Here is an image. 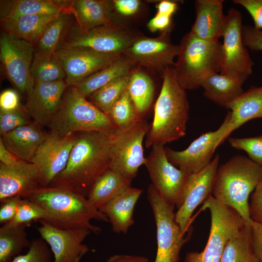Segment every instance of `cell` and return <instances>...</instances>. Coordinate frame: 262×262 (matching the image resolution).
<instances>
[{"label":"cell","mask_w":262,"mask_h":262,"mask_svg":"<svg viewBox=\"0 0 262 262\" xmlns=\"http://www.w3.org/2000/svg\"><path fill=\"white\" fill-rule=\"evenodd\" d=\"M48 246L42 238L35 239L26 254L18 255L11 262H53Z\"/></svg>","instance_id":"60d3db41"},{"label":"cell","mask_w":262,"mask_h":262,"mask_svg":"<svg viewBox=\"0 0 262 262\" xmlns=\"http://www.w3.org/2000/svg\"><path fill=\"white\" fill-rule=\"evenodd\" d=\"M27 224L13 225L9 223L0 228V262H11L25 248L31 244L27 236Z\"/></svg>","instance_id":"d6a6232c"},{"label":"cell","mask_w":262,"mask_h":262,"mask_svg":"<svg viewBox=\"0 0 262 262\" xmlns=\"http://www.w3.org/2000/svg\"><path fill=\"white\" fill-rule=\"evenodd\" d=\"M70 9L82 31L113 22L110 0H70Z\"/></svg>","instance_id":"484cf974"},{"label":"cell","mask_w":262,"mask_h":262,"mask_svg":"<svg viewBox=\"0 0 262 262\" xmlns=\"http://www.w3.org/2000/svg\"><path fill=\"white\" fill-rule=\"evenodd\" d=\"M250 226L253 247L256 256L262 262V223L253 221Z\"/></svg>","instance_id":"f907efd6"},{"label":"cell","mask_w":262,"mask_h":262,"mask_svg":"<svg viewBox=\"0 0 262 262\" xmlns=\"http://www.w3.org/2000/svg\"><path fill=\"white\" fill-rule=\"evenodd\" d=\"M77 133L62 136L50 131L35 153L31 163L38 168L42 186L49 185L66 166Z\"/></svg>","instance_id":"e0dca14e"},{"label":"cell","mask_w":262,"mask_h":262,"mask_svg":"<svg viewBox=\"0 0 262 262\" xmlns=\"http://www.w3.org/2000/svg\"><path fill=\"white\" fill-rule=\"evenodd\" d=\"M157 13L169 16H172L177 10L178 4L175 1L164 0L156 4Z\"/></svg>","instance_id":"db71d44e"},{"label":"cell","mask_w":262,"mask_h":262,"mask_svg":"<svg viewBox=\"0 0 262 262\" xmlns=\"http://www.w3.org/2000/svg\"></svg>","instance_id":"9f6ffc18"},{"label":"cell","mask_w":262,"mask_h":262,"mask_svg":"<svg viewBox=\"0 0 262 262\" xmlns=\"http://www.w3.org/2000/svg\"><path fill=\"white\" fill-rule=\"evenodd\" d=\"M21 198V196H16L6 198L0 202V223L1 224L8 223L13 219Z\"/></svg>","instance_id":"bcb514c9"},{"label":"cell","mask_w":262,"mask_h":262,"mask_svg":"<svg viewBox=\"0 0 262 262\" xmlns=\"http://www.w3.org/2000/svg\"><path fill=\"white\" fill-rule=\"evenodd\" d=\"M170 32H163L156 37L140 33L123 55L135 67H145L162 76L167 68L174 66V59L179 52V46L171 41Z\"/></svg>","instance_id":"8fae6325"},{"label":"cell","mask_w":262,"mask_h":262,"mask_svg":"<svg viewBox=\"0 0 262 262\" xmlns=\"http://www.w3.org/2000/svg\"><path fill=\"white\" fill-rule=\"evenodd\" d=\"M22 198L40 206L46 213L44 220L60 229H86L98 234L100 228L92 224L91 221L109 222L107 217L86 197L64 187L41 186Z\"/></svg>","instance_id":"7a4b0ae2"},{"label":"cell","mask_w":262,"mask_h":262,"mask_svg":"<svg viewBox=\"0 0 262 262\" xmlns=\"http://www.w3.org/2000/svg\"><path fill=\"white\" fill-rule=\"evenodd\" d=\"M226 108L231 115L228 138L232 131L246 122L262 118V86H251Z\"/></svg>","instance_id":"4316f807"},{"label":"cell","mask_w":262,"mask_h":262,"mask_svg":"<svg viewBox=\"0 0 262 262\" xmlns=\"http://www.w3.org/2000/svg\"><path fill=\"white\" fill-rule=\"evenodd\" d=\"M37 123H31L19 127L1 136L5 148L18 158L30 162L48 133L44 131Z\"/></svg>","instance_id":"d4e9b609"},{"label":"cell","mask_w":262,"mask_h":262,"mask_svg":"<svg viewBox=\"0 0 262 262\" xmlns=\"http://www.w3.org/2000/svg\"><path fill=\"white\" fill-rule=\"evenodd\" d=\"M224 0H196V19L191 32L205 40L218 41L222 37L226 20L223 12Z\"/></svg>","instance_id":"7402d4cb"},{"label":"cell","mask_w":262,"mask_h":262,"mask_svg":"<svg viewBox=\"0 0 262 262\" xmlns=\"http://www.w3.org/2000/svg\"><path fill=\"white\" fill-rule=\"evenodd\" d=\"M228 142L231 147L246 151L249 159L262 166V135L245 138L230 137Z\"/></svg>","instance_id":"ab89813d"},{"label":"cell","mask_w":262,"mask_h":262,"mask_svg":"<svg viewBox=\"0 0 262 262\" xmlns=\"http://www.w3.org/2000/svg\"><path fill=\"white\" fill-rule=\"evenodd\" d=\"M162 77L163 84L155 104L153 122L146 136L147 148L164 145L183 137L188 120L186 90L177 81L174 67L167 68Z\"/></svg>","instance_id":"3957f363"},{"label":"cell","mask_w":262,"mask_h":262,"mask_svg":"<svg viewBox=\"0 0 262 262\" xmlns=\"http://www.w3.org/2000/svg\"><path fill=\"white\" fill-rule=\"evenodd\" d=\"M70 1L52 0H17L11 2L0 20L32 15H57L70 12Z\"/></svg>","instance_id":"1f68e13d"},{"label":"cell","mask_w":262,"mask_h":262,"mask_svg":"<svg viewBox=\"0 0 262 262\" xmlns=\"http://www.w3.org/2000/svg\"><path fill=\"white\" fill-rule=\"evenodd\" d=\"M53 55L62 63L68 87L75 86L122 55L103 53L84 47L61 45Z\"/></svg>","instance_id":"9a60e30c"},{"label":"cell","mask_w":262,"mask_h":262,"mask_svg":"<svg viewBox=\"0 0 262 262\" xmlns=\"http://www.w3.org/2000/svg\"><path fill=\"white\" fill-rule=\"evenodd\" d=\"M41 186L40 173L33 164L24 161L8 166L0 163V202L13 196L22 197Z\"/></svg>","instance_id":"44dd1931"},{"label":"cell","mask_w":262,"mask_h":262,"mask_svg":"<svg viewBox=\"0 0 262 262\" xmlns=\"http://www.w3.org/2000/svg\"><path fill=\"white\" fill-rule=\"evenodd\" d=\"M143 191L131 186L98 209L107 217L115 233L126 234L134 223V207Z\"/></svg>","instance_id":"603a6c76"},{"label":"cell","mask_w":262,"mask_h":262,"mask_svg":"<svg viewBox=\"0 0 262 262\" xmlns=\"http://www.w3.org/2000/svg\"><path fill=\"white\" fill-rule=\"evenodd\" d=\"M231 118V113L229 111L217 130L201 134L184 150L177 151L165 147L168 160L176 167L190 174L200 170L212 160L217 147L228 138L227 134Z\"/></svg>","instance_id":"5bb4252c"},{"label":"cell","mask_w":262,"mask_h":262,"mask_svg":"<svg viewBox=\"0 0 262 262\" xmlns=\"http://www.w3.org/2000/svg\"><path fill=\"white\" fill-rule=\"evenodd\" d=\"M28 115L25 109L22 108L12 111L0 110V136L31 123Z\"/></svg>","instance_id":"b9f144b4"},{"label":"cell","mask_w":262,"mask_h":262,"mask_svg":"<svg viewBox=\"0 0 262 262\" xmlns=\"http://www.w3.org/2000/svg\"><path fill=\"white\" fill-rule=\"evenodd\" d=\"M0 163L8 166H14L23 162L22 160L10 152L0 140Z\"/></svg>","instance_id":"816d5d0a"},{"label":"cell","mask_w":262,"mask_h":262,"mask_svg":"<svg viewBox=\"0 0 262 262\" xmlns=\"http://www.w3.org/2000/svg\"><path fill=\"white\" fill-rule=\"evenodd\" d=\"M179 46L174 70L177 81L185 90L200 87L207 75L220 71L223 52L222 43L219 41L203 40L190 32Z\"/></svg>","instance_id":"5b68a950"},{"label":"cell","mask_w":262,"mask_h":262,"mask_svg":"<svg viewBox=\"0 0 262 262\" xmlns=\"http://www.w3.org/2000/svg\"><path fill=\"white\" fill-rule=\"evenodd\" d=\"M233 2L242 6L253 19L254 27L262 29V0H233Z\"/></svg>","instance_id":"f6af8a7d"},{"label":"cell","mask_w":262,"mask_h":262,"mask_svg":"<svg viewBox=\"0 0 262 262\" xmlns=\"http://www.w3.org/2000/svg\"><path fill=\"white\" fill-rule=\"evenodd\" d=\"M242 16L231 7L226 15L222 37L223 58L220 74L238 73L249 76L254 65L242 36Z\"/></svg>","instance_id":"2e32d148"},{"label":"cell","mask_w":262,"mask_h":262,"mask_svg":"<svg viewBox=\"0 0 262 262\" xmlns=\"http://www.w3.org/2000/svg\"><path fill=\"white\" fill-rule=\"evenodd\" d=\"M262 180V166L243 155H236L219 166L215 177L213 196L234 210L251 225L248 198Z\"/></svg>","instance_id":"277c9868"},{"label":"cell","mask_w":262,"mask_h":262,"mask_svg":"<svg viewBox=\"0 0 262 262\" xmlns=\"http://www.w3.org/2000/svg\"><path fill=\"white\" fill-rule=\"evenodd\" d=\"M82 258H79L78 259H77L75 262H80V261H81V259Z\"/></svg>","instance_id":"11a10c76"},{"label":"cell","mask_w":262,"mask_h":262,"mask_svg":"<svg viewBox=\"0 0 262 262\" xmlns=\"http://www.w3.org/2000/svg\"><path fill=\"white\" fill-rule=\"evenodd\" d=\"M144 165L151 184L167 202L179 209L181 206L184 190L190 174L169 162L165 147L162 145L152 147Z\"/></svg>","instance_id":"4fadbf2b"},{"label":"cell","mask_w":262,"mask_h":262,"mask_svg":"<svg viewBox=\"0 0 262 262\" xmlns=\"http://www.w3.org/2000/svg\"><path fill=\"white\" fill-rule=\"evenodd\" d=\"M147 198L156 227L157 252L154 262H179L182 247L189 240L176 221L175 207L167 202L150 184Z\"/></svg>","instance_id":"ba28073f"},{"label":"cell","mask_w":262,"mask_h":262,"mask_svg":"<svg viewBox=\"0 0 262 262\" xmlns=\"http://www.w3.org/2000/svg\"><path fill=\"white\" fill-rule=\"evenodd\" d=\"M139 33L127 24L117 22L85 31L80 30L76 25L71 26L61 45L123 55Z\"/></svg>","instance_id":"9c48e42d"},{"label":"cell","mask_w":262,"mask_h":262,"mask_svg":"<svg viewBox=\"0 0 262 262\" xmlns=\"http://www.w3.org/2000/svg\"><path fill=\"white\" fill-rule=\"evenodd\" d=\"M242 40L244 45L254 51H262V31L249 25H242Z\"/></svg>","instance_id":"7bdbcfd3"},{"label":"cell","mask_w":262,"mask_h":262,"mask_svg":"<svg viewBox=\"0 0 262 262\" xmlns=\"http://www.w3.org/2000/svg\"><path fill=\"white\" fill-rule=\"evenodd\" d=\"M67 87L65 81L35 82L25 107L34 122L40 126H49L60 110L63 95Z\"/></svg>","instance_id":"ffe728a7"},{"label":"cell","mask_w":262,"mask_h":262,"mask_svg":"<svg viewBox=\"0 0 262 262\" xmlns=\"http://www.w3.org/2000/svg\"><path fill=\"white\" fill-rule=\"evenodd\" d=\"M111 132L77 133L66 167L49 185L67 188L87 197L96 180L109 168Z\"/></svg>","instance_id":"6da1fadb"},{"label":"cell","mask_w":262,"mask_h":262,"mask_svg":"<svg viewBox=\"0 0 262 262\" xmlns=\"http://www.w3.org/2000/svg\"><path fill=\"white\" fill-rule=\"evenodd\" d=\"M72 16L69 12H62L49 24L34 46L36 53L45 57L54 54L72 26Z\"/></svg>","instance_id":"4dcf8cb0"},{"label":"cell","mask_w":262,"mask_h":262,"mask_svg":"<svg viewBox=\"0 0 262 262\" xmlns=\"http://www.w3.org/2000/svg\"><path fill=\"white\" fill-rule=\"evenodd\" d=\"M248 76L238 73H213L201 82L203 95L209 100L226 108L243 93L242 85Z\"/></svg>","instance_id":"cb8c5ba5"},{"label":"cell","mask_w":262,"mask_h":262,"mask_svg":"<svg viewBox=\"0 0 262 262\" xmlns=\"http://www.w3.org/2000/svg\"><path fill=\"white\" fill-rule=\"evenodd\" d=\"M106 262H149L144 256L126 254H115L110 256Z\"/></svg>","instance_id":"f5cc1de1"},{"label":"cell","mask_w":262,"mask_h":262,"mask_svg":"<svg viewBox=\"0 0 262 262\" xmlns=\"http://www.w3.org/2000/svg\"><path fill=\"white\" fill-rule=\"evenodd\" d=\"M220 262H261L253 247L250 225L245 223L240 232L227 242Z\"/></svg>","instance_id":"836d02e7"},{"label":"cell","mask_w":262,"mask_h":262,"mask_svg":"<svg viewBox=\"0 0 262 262\" xmlns=\"http://www.w3.org/2000/svg\"><path fill=\"white\" fill-rule=\"evenodd\" d=\"M59 14L26 15L1 20V26L4 32L13 37L24 40L34 47L47 26Z\"/></svg>","instance_id":"83f0119b"},{"label":"cell","mask_w":262,"mask_h":262,"mask_svg":"<svg viewBox=\"0 0 262 262\" xmlns=\"http://www.w3.org/2000/svg\"><path fill=\"white\" fill-rule=\"evenodd\" d=\"M129 78L130 75H128L115 79L90 96L87 98L88 100L108 115L114 104L127 89Z\"/></svg>","instance_id":"8d00e7d4"},{"label":"cell","mask_w":262,"mask_h":262,"mask_svg":"<svg viewBox=\"0 0 262 262\" xmlns=\"http://www.w3.org/2000/svg\"><path fill=\"white\" fill-rule=\"evenodd\" d=\"M171 16L157 13L147 23V27L151 32L160 31L162 32L171 30Z\"/></svg>","instance_id":"681fc988"},{"label":"cell","mask_w":262,"mask_h":262,"mask_svg":"<svg viewBox=\"0 0 262 262\" xmlns=\"http://www.w3.org/2000/svg\"><path fill=\"white\" fill-rule=\"evenodd\" d=\"M135 68L122 55L105 67L99 70L75 86L78 92L87 98L96 91L120 77L130 75Z\"/></svg>","instance_id":"f1b7e54d"},{"label":"cell","mask_w":262,"mask_h":262,"mask_svg":"<svg viewBox=\"0 0 262 262\" xmlns=\"http://www.w3.org/2000/svg\"><path fill=\"white\" fill-rule=\"evenodd\" d=\"M62 136L84 131L110 132L117 128L75 86L66 90L59 111L48 126Z\"/></svg>","instance_id":"8992f818"},{"label":"cell","mask_w":262,"mask_h":262,"mask_svg":"<svg viewBox=\"0 0 262 262\" xmlns=\"http://www.w3.org/2000/svg\"><path fill=\"white\" fill-rule=\"evenodd\" d=\"M219 161V155L216 154L208 165L188 177L181 206L175 213L176 221L183 233L190 231L191 217L196 208L212 195Z\"/></svg>","instance_id":"ac0fdd59"},{"label":"cell","mask_w":262,"mask_h":262,"mask_svg":"<svg viewBox=\"0 0 262 262\" xmlns=\"http://www.w3.org/2000/svg\"><path fill=\"white\" fill-rule=\"evenodd\" d=\"M200 209L208 210L211 214L207 243L201 252H188L183 262H220L227 242L240 232L245 222L234 210L220 203L213 196Z\"/></svg>","instance_id":"52a82bcc"},{"label":"cell","mask_w":262,"mask_h":262,"mask_svg":"<svg viewBox=\"0 0 262 262\" xmlns=\"http://www.w3.org/2000/svg\"><path fill=\"white\" fill-rule=\"evenodd\" d=\"M46 217V213L40 206L30 199L22 197L14 218L8 223L13 225L27 224L30 226L33 222L45 220Z\"/></svg>","instance_id":"f35d334b"},{"label":"cell","mask_w":262,"mask_h":262,"mask_svg":"<svg viewBox=\"0 0 262 262\" xmlns=\"http://www.w3.org/2000/svg\"><path fill=\"white\" fill-rule=\"evenodd\" d=\"M118 129L128 128L142 119L127 89L114 104L108 115Z\"/></svg>","instance_id":"74e56055"},{"label":"cell","mask_w":262,"mask_h":262,"mask_svg":"<svg viewBox=\"0 0 262 262\" xmlns=\"http://www.w3.org/2000/svg\"><path fill=\"white\" fill-rule=\"evenodd\" d=\"M35 52L32 44L5 32L0 37V59L6 76L18 91L28 96L34 81L31 68Z\"/></svg>","instance_id":"7c38bea8"},{"label":"cell","mask_w":262,"mask_h":262,"mask_svg":"<svg viewBox=\"0 0 262 262\" xmlns=\"http://www.w3.org/2000/svg\"><path fill=\"white\" fill-rule=\"evenodd\" d=\"M21 108L18 93L11 89L3 91L0 95V110L12 111Z\"/></svg>","instance_id":"c3c4849f"},{"label":"cell","mask_w":262,"mask_h":262,"mask_svg":"<svg viewBox=\"0 0 262 262\" xmlns=\"http://www.w3.org/2000/svg\"><path fill=\"white\" fill-rule=\"evenodd\" d=\"M111 11L123 17H131L138 13L143 3L139 0H110Z\"/></svg>","instance_id":"ee69618b"},{"label":"cell","mask_w":262,"mask_h":262,"mask_svg":"<svg viewBox=\"0 0 262 262\" xmlns=\"http://www.w3.org/2000/svg\"><path fill=\"white\" fill-rule=\"evenodd\" d=\"M150 127L143 119L131 127L112 131L109 168L131 181L145 164L143 141Z\"/></svg>","instance_id":"30bf717a"},{"label":"cell","mask_w":262,"mask_h":262,"mask_svg":"<svg viewBox=\"0 0 262 262\" xmlns=\"http://www.w3.org/2000/svg\"><path fill=\"white\" fill-rule=\"evenodd\" d=\"M35 82H52L65 81L66 73L61 62L53 55L45 57L35 52L31 68Z\"/></svg>","instance_id":"d590c367"},{"label":"cell","mask_w":262,"mask_h":262,"mask_svg":"<svg viewBox=\"0 0 262 262\" xmlns=\"http://www.w3.org/2000/svg\"><path fill=\"white\" fill-rule=\"evenodd\" d=\"M249 213L253 221L262 223V180L256 186L251 195Z\"/></svg>","instance_id":"7dc6e473"},{"label":"cell","mask_w":262,"mask_h":262,"mask_svg":"<svg viewBox=\"0 0 262 262\" xmlns=\"http://www.w3.org/2000/svg\"><path fill=\"white\" fill-rule=\"evenodd\" d=\"M128 90L137 112L142 117L153 101L155 91L153 81L146 72L135 68L130 74Z\"/></svg>","instance_id":"e575fe53"},{"label":"cell","mask_w":262,"mask_h":262,"mask_svg":"<svg viewBox=\"0 0 262 262\" xmlns=\"http://www.w3.org/2000/svg\"><path fill=\"white\" fill-rule=\"evenodd\" d=\"M131 182L109 168L93 183L87 198L99 209L119 193L131 186Z\"/></svg>","instance_id":"f546056e"},{"label":"cell","mask_w":262,"mask_h":262,"mask_svg":"<svg viewBox=\"0 0 262 262\" xmlns=\"http://www.w3.org/2000/svg\"><path fill=\"white\" fill-rule=\"evenodd\" d=\"M36 229L49 246L53 254V262H74L89 251L83 244L92 232L86 229H63L56 227L44 220Z\"/></svg>","instance_id":"d6986e66"}]
</instances>
